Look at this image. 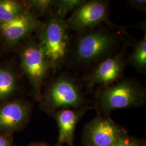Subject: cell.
<instances>
[{
  "label": "cell",
  "mask_w": 146,
  "mask_h": 146,
  "mask_svg": "<svg viewBox=\"0 0 146 146\" xmlns=\"http://www.w3.org/2000/svg\"><path fill=\"white\" fill-rule=\"evenodd\" d=\"M122 34L128 35L108 27L99 26L77 34L68 61L76 67L92 68L116 52Z\"/></svg>",
  "instance_id": "cell-1"
},
{
  "label": "cell",
  "mask_w": 146,
  "mask_h": 146,
  "mask_svg": "<svg viewBox=\"0 0 146 146\" xmlns=\"http://www.w3.org/2000/svg\"><path fill=\"white\" fill-rule=\"evenodd\" d=\"M146 100V88L143 85L135 79L123 78L98 88L94 107L98 114L107 117L116 110L140 107Z\"/></svg>",
  "instance_id": "cell-2"
},
{
  "label": "cell",
  "mask_w": 146,
  "mask_h": 146,
  "mask_svg": "<svg viewBox=\"0 0 146 146\" xmlns=\"http://www.w3.org/2000/svg\"><path fill=\"white\" fill-rule=\"evenodd\" d=\"M37 31V41L52 70L61 68L68 61L72 47L70 31L66 20L52 15Z\"/></svg>",
  "instance_id": "cell-3"
},
{
  "label": "cell",
  "mask_w": 146,
  "mask_h": 146,
  "mask_svg": "<svg viewBox=\"0 0 146 146\" xmlns=\"http://www.w3.org/2000/svg\"><path fill=\"white\" fill-rule=\"evenodd\" d=\"M40 107L48 115L63 109L78 110L88 106L78 81L70 74L61 73L41 94Z\"/></svg>",
  "instance_id": "cell-4"
},
{
  "label": "cell",
  "mask_w": 146,
  "mask_h": 146,
  "mask_svg": "<svg viewBox=\"0 0 146 146\" xmlns=\"http://www.w3.org/2000/svg\"><path fill=\"white\" fill-rule=\"evenodd\" d=\"M19 55L21 68L31 85L35 99L39 101L43 84L52 70L50 64L38 41L33 38L24 43Z\"/></svg>",
  "instance_id": "cell-5"
},
{
  "label": "cell",
  "mask_w": 146,
  "mask_h": 146,
  "mask_svg": "<svg viewBox=\"0 0 146 146\" xmlns=\"http://www.w3.org/2000/svg\"><path fill=\"white\" fill-rule=\"evenodd\" d=\"M110 2L108 1H84L73 11L66 22L69 29L77 34L99 26L103 23L111 28L127 33L124 28L110 21Z\"/></svg>",
  "instance_id": "cell-6"
},
{
  "label": "cell",
  "mask_w": 146,
  "mask_h": 146,
  "mask_svg": "<svg viewBox=\"0 0 146 146\" xmlns=\"http://www.w3.org/2000/svg\"><path fill=\"white\" fill-rule=\"evenodd\" d=\"M129 46L125 42L119 52L90 68L82 78L87 92L95 87L106 86L123 78L127 63L126 52Z\"/></svg>",
  "instance_id": "cell-7"
},
{
  "label": "cell",
  "mask_w": 146,
  "mask_h": 146,
  "mask_svg": "<svg viewBox=\"0 0 146 146\" xmlns=\"http://www.w3.org/2000/svg\"><path fill=\"white\" fill-rule=\"evenodd\" d=\"M128 135L125 128L110 116L98 114L84 128L82 142L84 146H112Z\"/></svg>",
  "instance_id": "cell-8"
},
{
  "label": "cell",
  "mask_w": 146,
  "mask_h": 146,
  "mask_svg": "<svg viewBox=\"0 0 146 146\" xmlns=\"http://www.w3.org/2000/svg\"><path fill=\"white\" fill-rule=\"evenodd\" d=\"M31 104L26 100L16 99L0 104V133L13 135L23 129L29 120Z\"/></svg>",
  "instance_id": "cell-9"
},
{
  "label": "cell",
  "mask_w": 146,
  "mask_h": 146,
  "mask_svg": "<svg viewBox=\"0 0 146 146\" xmlns=\"http://www.w3.org/2000/svg\"><path fill=\"white\" fill-rule=\"evenodd\" d=\"M42 23L28 9L11 21L0 22V34L5 43L12 47L37 31Z\"/></svg>",
  "instance_id": "cell-10"
},
{
  "label": "cell",
  "mask_w": 146,
  "mask_h": 146,
  "mask_svg": "<svg viewBox=\"0 0 146 146\" xmlns=\"http://www.w3.org/2000/svg\"><path fill=\"white\" fill-rule=\"evenodd\" d=\"M94 107L86 106L84 108L63 109L54 112L51 116L56 122L58 128V135L56 146H74V141L76 125L86 113Z\"/></svg>",
  "instance_id": "cell-11"
},
{
  "label": "cell",
  "mask_w": 146,
  "mask_h": 146,
  "mask_svg": "<svg viewBox=\"0 0 146 146\" xmlns=\"http://www.w3.org/2000/svg\"><path fill=\"white\" fill-rule=\"evenodd\" d=\"M142 28L144 35L141 40L134 42L132 50L128 56L127 63L135 69L139 73H146V23H142Z\"/></svg>",
  "instance_id": "cell-12"
},
{
  "label": "cell",
  "mask_w": 146,
  "mask_h": 146,
  "mask_svg": "<svg viewBox=\"0 0 146 146\" xmlns=\"http://www.w3.org/2000/svg\"><path fill=\"white\" fill-rule=\"evenodd\" d=\"M17 79L14 70L8 67H0V102L5 101L17 90Z\"/></svg>",
  "instance_id": "cell-13"
},
{
  "label": "cell",
  "mask_w": 146,
  "mask_h": 146,
  "mask_svg": "<svg viewBox=\"0 0 146 146\" xmlns=\"http://www.w3.org/2000/svg\"><path fill=\"white\" fill-rule=\"evenodd\" d=\"M28 9L26 1L0 0V22L11 21Z\"/></svg>",
  "instance_id": "cell-14"
},
{
  "label": "cell",
  "mask_w": 146,
  "mask_h": 146,
  "mask_svg": "<svg viewBox=\"0 0 146 146\" xmlns=\"http://www.w3.org/2000/svg\"><path fill=\"white\" fill-rule=\"evenodd\" d=\"M84 2V0H56L54 8L55 11L52 15L66 20V16L69 13L75 11Z\"/></svg>",
  "instance_id": "cell-15"
},
{
  "label": "cell",
  "mask_w": 146,
  "mask_h": 146,
  "mask_svg": "<svg viewBox=\"0 0 146 146\" xmlns=\"http://www.w3.org/2000/svg\"><path fill=\"white\" fill-rule=\"evenodd\" d=\"M54 0H31L26 1L29 10L37 17L50 14L55 4Z\"/></svg>",
  "instance_id": "cell-16"
},
{
  "label": "cell",
  "mask_w": 146,
  "mask_h": 146,
  "mask_svg": "<svg viewBox=\"0 0 146 146\" xmlns=\"http://www.w3.org/2000/svg\"><path fill=\"white\" fill-rule=\"evenodd\" d=\"M112 146H146V144L143 141L127 135L120 139Z\"/></svg>",
  "instance_id": "cell-17"
},
{
  "label": "cell",
  "mask_w": 146,
  "mask_h": 146,
  "mask_svg": "<svg viewBox=\"0 0 146 146\" xmlns=\"http://www.w3.org/2000/svg\"><path fill=\"white\" fill-rule=\"evenodd\" d=\"M127 3L134 9L146 13V0H129L127 1Z\"/></svg>",
  "instance_id": "cell-18"
},
{
  "label": "cell",
  "mask_w": 146,
  "mask_h": 146,
  "mask_svg": "<svg viewBox=\"0 0 146 146\" xmlns=\"http://www.w3.org/2000/svg\"><path fill=\"white\" fill-rule=\"evenodd\" d=\"M0 146H15L13 135L0 133Z\"/></svg>",
  "instance_id": "cell-19"
},
{
  "label": "cell",
  "mask_w": 146,
  "mask_h": 146,
  "mask_svg": "<svg viewBox=\"0 0 146 146\" xmlns=\"http://www.w3.org/2000/svg\"><path fill=\"white\" fill-rule=\"evenodd\" d=\"M28 146H51L47 143L42 142H33Z\"/></svg>",
  "instance_id": "cell-20"
}]
</instances>
